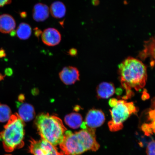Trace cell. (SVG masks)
I'll list each match as a JSON object with an SVG mask.
<instances>
[{"mask_svg": "<svg viewBox=\"0 0 155 155\" xmlns=\"http://www.w3.org/2000/svg\"><path fill=\"white\" fill-rule=\"evenodd\" d=\"M49 10L47 5L42 3L37 4L33 11V17L37 22L45 20L49 16Z\"/></svg>", "mask_w": 155, "mask_h": 155, "instance_id": "obj_12", "label": "cell"}, {"mask_svg": "<svg viewBox=\"0 0 155 155\" xmlns=\"http://www.w3.org/2000/svg\"><path fill=\"white\" fill-rule=\"evenodd\" d=\"M82 120V117L81 114L75 112L70 114L64 118L66 124L73 129H77L80 127L83 123Z\"/></svg>", "mask_w": 155, "mask_h": 155, "instance_id": "obj_14", "label": "cell"}, {"mask_svg": "<svg viewBox=\"0 0 155 155\" xmlns=\"http://www.w3.org/2000/svg\"><path fill=\"white\" fill-rule=\"evenodd\" d=\"M61 80L66 85H71L79 80V71L77 68L69 66L64 68L59 73Z\"/></svg>", "mask_w": 155, "mask_h": 155, "instance_id": "obj_8", "label": "cell"}, {"mask_svg": "<svg viewBox=\"0 0 155 155\" xmlns=\"http://www.w3.org/2000/svg\"><path fill=\"white\" fill-rule=\"evenodd\" d=\"M115 92V87L111 83L103 82L97 87V96L99 98H108L113 95Z\"/></svg>", "mask_w": 155, "mask_h": 155, "instance_id": "obj_13", "label": "cell"}, {"mask_svg": "<svg viewBox=\"0 0 155 155\" xmlns=\"http://www.w3.org/2000/svg\"><path fill=\"white\" fill-rule=\"evenodd\" d=\"M24 124L18 114L11 115L4 129L0 132V140L5 152H12L24 146Z\"/></svg>", "mask_w": 155, "mask_h": 155, "instance_id": "obj_4", "label": "cell"}, {"mask_svg": "<svg viewBox=\"0 0 155 155\" xmlns=\"http://www.w3.org/2000/svg\"><path fill=\"white\" fill-rule=\"evenodd\" d=\"M119 69L121 84L126 91V99L132 96V90L139 91L144 88L147 71L142 62L134 58H127L119 65Z\"/></svg>", "mask_w": 155, "mask_h": 155, "instance_id": "obj_1", "label": "cell"}, {"mask_svg": "<svg viewBox=\"0 0 155 155\" xmlns=\"http://www.w3.org/2000/svg\"><path fill=\"white\" fill-rule=\"evenodd\" d=\"M12 0H0V7L11 3Z\"/></svg>", "mask_w": 155, "mask_h": 155, "instance_id": "obj_19", "label": "cell"}, {"mask_svg": "<svg viewBox=\"0 0 155 155\" xmlns=\"http://www.w3.org/2000/svg\"><path fill=\"white\" fill-rule=\"evenodd\" d=\"M30 141L29 152L33 155H63L55 146L43 139L36 140L31 139Z\"/></svg>", "mask_w": 155, "mask_h": 155, "instance_id": "obj_6", "label": "cell"}, {"mask_svg": "<svg viewBox=\"0 0 155 155\" xmlns=\"http://www.w3.org/2000/svg\"><path fill=\"white\" fill-rule=\"evenodd\" d=\"M11 110L8 106L0 104V122L8 121L11 116Z\"/></svg>", "mask_w": 155, "mask_h": 155, "instance_id": "obj_17", "label": "cell"}, {"mask_svg": "<svg viewBox=\"0 0 155 155\" xmlns=\"http://www.w3.org/2000/svg\"><path fill=\"white\" fill-rule=\"evenodd\" d=\"M50 11L52 16L54 18H61L65 16L66 9L65 5L62 2L56 1L51 5Z\"/></svg>", "mask_w": 155, "mask_h": 155, "instance_id": "obj_15", "label": "cell"}, {"mask_svg": "<svg viewBox=\"0 0 155 155\" xmlns=\"http://www.w3.org/2000/svg\"><path fill=\"white\" fill-rule=\"evenodd\" d=\"M41 38L44 43L48 46L59 44L61 40V35L59 31L54 28H48L44 31Z\"/></svg>", "mask_w": 155, "mask_h": 155, "instance_id": "obj_9", "label": "cell"}, {"mask_svg": "<svg viewBox=\"0 0 155 155\" xmlns=\"http://www.w3.org/2000/svg\"><path fill=\"white\" fill-rule=\"evenodd\" d=\"M17 37L21 40H26L30 37L32 30L30 25L26 23L19 24L16 31Z\"/></svg>", "mask_w": 155, "mask_h": 155, "instance_id": "obj_16", "label": "cell"}, {"mask_svg": "<svg viewBox=\"0 0 155 155\" xmlns=\"http://www.w3.org/2000/svg\"><path fill=\"white\" fill-rule=\"evenodd\" d=\"M35 124L42 139L54 146L63 142L67 129L58 116L41 113L37 116Z\"/></svg>", "mask_w": 155, "mask_h": 155, "instance_id": "obj_3", "label": "cell"}, {"mask_svg": "<svg viewBox=\"0 0 155 155\" xmlns=\"http://www.w3.org/2000/svg\"><path fill=\"white\" fill-rule=\"evenodd\" d=\"M147 155H155V140H153L149 143L146 149Z\"/></svg>", "mask_w": 155, "mask_h": 155, "instance_id": "obj_18", "label": "cell"}, {"mask_svg": "<svg viewBox=\"0 0 155 155\" xmlns=\"http://www.w3.org/2000/svg\"><path fill=\"white\" fill-rule=\"evenodd\" d=\"M16 23L10 15H0V32L3 34H9L14 31Z\"/></svg>", "mask_w": 155, "mask_h": 155, "instance_id": "obj_11", "label": "cell"}, {"mask_svg": "<svg viewBox=\"0 0 155 155\" xmlns=\"http://www.w3.org/2000/svg\"><path fill=\"white\" fill-rule=\"evenodd\" d=\"M25 99V97L23 94H21L19 95L18 97V100L20 102H22V101L24 100Z\"/></svg>", "mask_w": 155, "mask_h": 155, "instance_id": "obj_21", "label": "cell"}, {"mask_svg": "<svg viewBox=\"0 0 155 155\" xmlns=\"http://www.w3.org/2000/svg\"><path fill=\"white\" fill-rule=\"evenodd\" d=\"M105 120V116L101 110L93 109L87 114L84 122L87 127L95 129L101 126Z\"/></svg>", "mask_w": 155, "mask_h": 155, "instance_id": "obj_7", "label": "cell"}, {"mask_svg": "<svg viewBox=\"0 0 155 155\" xmlns=\"http://www.w3.org/2000/svg\"><path fill=\"white\" fill-rule=\"evenodd\" d=\"M69 54L71 56H74L77 54V50L75 48H72L69 50Z\"/></svg>", "mask_w": 155, "mask_h": 155, "instance_id": "obj_20", "label": "cell"}, {"mask_svg": "<svg viewBox=\"0 0 155 155\" xmlns=\"http://www.w3.org/2000/svg\"><path fill=\"white\" fill-rule=\"evenodd\" d=\"M11 155V154H6V155Z\"/></svg>", "mask_w": 155, "mask_h": 155, "instance_id": "obj_22", "label": "cell"}, {"mask_svg": "<svg viewBox=\"0 0 155 155\" xmlns=\"http://www.w3.org/2000/svg\"><path fill=\"white\" fill-rule=\"evenodd\" d=\"M59 145L65 155H79L88 150L96 151L100 147L96 141L95 129L87 127L74 133L67 131Z\"/></svg>", "mask_w": 155, "mask_h": 155, "instance_id": "obj_2", "label": "cell"}, {"mask_svg": "<svg viewBox=\"0 0 155 155\" xmlns=\"http://www.w3.org/2000/svg\"><path fill=\"white\" fill-rule=\"evenodd\" d=\"M109 104L112 107L110 110L112 119L108 122V126L110 130L112 132L123 129L124 122L132 114L137 112V108L133 102L112 98L109 101Z\"/></svg>", "mask_w": 155, "mask_h": 155, "instance_id": "obj_5", "label": "cell"}, {"mask_svg": "<svg viewBox=\"0 0 155 155\" xmlns=\"http://www.w3.org/2000/svg\"><path fill=\"white\" fill-rule=\"evenodd\" d=\"M18 115L23 121H30L35 117V112L34 107L30 104L17 102Z\"/></svg>", "mask_w": 155, "mask_h": 155, "instance_id": "obj_10", "label": "cell"}]
</instances>
